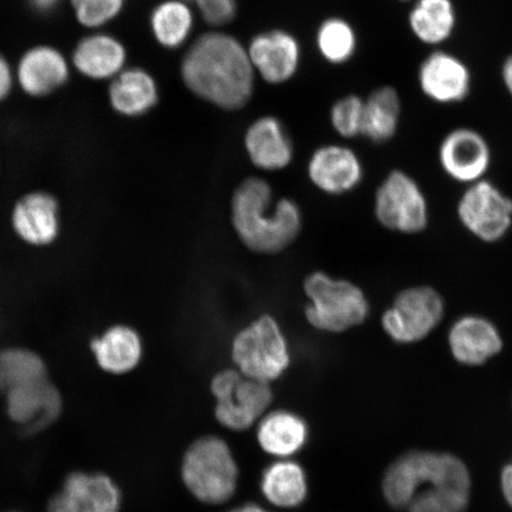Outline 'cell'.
Wrapping results in <instances>:
<instances>
[{
    "instance_id": "cell-1",
    "label": "cell",
    "mask_w": 512,
    "mask_h": 512,
    "mask_svg": "<svg viewBox=\"0 0 512 512\" xmlns=\"http://www.w3.org/2000/svg\"><path fill=\"white\" fill-rule=\"evenodd\" d=\"M255 76L247 48L223 31L197 37L181 62V78L188 91L223 111L248 105Z\"/></svg>"
},
{
    "instance_id": "cell-2",
    "label": "cell",
    "mask_w": 512,
    "mask_h": 512,
    "mask_svg": "<svg viewBox=\"0 0 512 512\" xmlns=\"http://www.w3.org/2000/svg\"><path fill=\"white\" fill-rule=\"evenodd\" d=\"M272 206V189L264 179L249 178L233 197V224L248 248L258 253H278L297 238L302 214L296 203L283 198Z\"/></svg>"
},
{
    "instance_id": "cell-3",
    "label": "cell",
    "mask_w": 512,
    "mask_h": 512,
    "mask_svg": "<svg viewBox=\"0 0 512 512\" xmlns=\"http://www.w3.org/2000/svg\"><path fill=\"white\" fill-rule=\"evenodd\" d=\"M402 478L412 495L408 512H465L469 507L470 472L453 454L408 452L402 462Z\"/></svg>"
},
{
    "instance_id": "cell-4",
    "label": "cell",
    "mask_w": 512,
    "mask_h": 512,
    "mask_svg": "<svg viewBox=\"0 0 512 512\" xmlns=\"http://www.w3.org/2000/svg\"><path fill=\"white\" fill-rule=\"evenodd\" d=\"M310 303L305 315L320 331L343 332L361 325L369 316V302L360 287L347 280H336L317 272L305 280Z\"/></svg>"
},
{
    "instance_id": "cell-5",
    "label": "cell",
    "mask_w": 512,
    "mask_h": 512,
    "mask_svg": "<svg viewBox=\"0 0 512 512\" xmlns=\"http://www.w3.org/2000/svg\"><path fill=\"white\" fill-rule=\"evenodd\" d=\"M182 477L198 501L222 504L235 494L239 470L229 446L220 438L206 437L185 454Z\"/></svg>"
},
{
    "instance_id": "cell-6",
    "label": "cell",
    "mask_w": 512,
    "mask_h": 512,
    "mask_svg": "<svg viewBox=\"0 0 512 512\" xmlns=\"http://www.w3.org/2000/svg\"><path fill=\"white\" fill-rule=\"evenodd\" d=\"M232 357L240 373L261 382L279 379L290 364V350L273 317L261 316L235 336Z\"/></svg>"
},
{
    "instance_id": "cell-7",
    "label": "cell",
    "mask_w": 512,
    "mask_h": 512,
    "mask_svg": "<svg viewBox=\"0 0 512 512\" xmlns=\"http://www.w3.org/2000/svg\"><path fill=\"white\" fill-rule=\"evenodd\" d=\"M444 315V298L435 288L413 286L400 292L384 311L382 328L395 343H419L438 328Z\"/></svg>"
},
{
    "instance_id": "cell-8",
    "label": "cell",
    "mask_w": 512,
    "mask_h": 512,
    "mask_svg": "<svg viewBox=\"0 0 512 512\" xmlns=\"http://www.w3.org/2000/svg\"><path fill=\"white\" fill-rule=\"evenodd\" d=\"M375 215L383 227L408 235L424 232L430 221L425 192L401 170L390 172L377 189Z\"/></svg>"
},
{
    "instance_id": "cell-9",
    "label": "cell",
    "mask_w": 512,
    "mask_h": 512,
    "mask_svg": "<svg viewBox=\"0 0 512 512\" xmlns=\"http://www.w3.org/2000/svg\"><path fill=\"white\" fill-rule=\"evenodd\" d=\"M14 68L16 89L31 100H44L60 93L74 75L69 54L48 42L25 48Z\"/></svg>"
},
{
    "instance_id": "cell-10",
    "label": "cell",
    "mask_w": 512,
    "mask_h": 512,
    "mask_svg": "<svg viewBox=\"0 0 512 512\" xmlns=\"http://www.w3.org/2000/svg\"><path fill=\"white\" fill-rule=\"evenodd\" d=\"M460 223L472 236L485 243H496L512 227V200L496 184L482 179L470 184L457 207Z\"/></svg>"
},
{
    "instance_id": "cell-11",
    "label": "cell",
    "mask_w": 512,
    "mask_h": 512,
    "mask_svg": "<svg viewBox=\"0 0 512 512\" xmlns=\"http://www.w3.org/2000/svg\"><path fill=\"white\" fill-rule=\"evenodd\" d=\"M123 492L105 472H69L49 498L47 512H121Z\"/></svg>"
},
{
    "instance_id": "cell-12",
    "label": "cell",
    "mask_w": 512,
    "mask_h": 512,
    "mask_svg": "<svg viewBox=\"0 0 512 512\" xmlns=\"http://www.w3.org/2000/svg\"><path fill=\"white\" fill-rule=\"evenodd\" d=\"M74 74L81 79L108 83L128 67V49L117 35L107 30L86 31L69 53Z\"/></svg>"
},
{
    "instance_id": "cell-13",
    "label": "cell",
    "mask_w": 512,
    "mask_h": 512,
    "mask_svg": "<svg viewBox=\"0 0 512 512\" xmlns=\"http://www.w3.org/2000/svg\"><path fill=\"white\" fill-rule=\"evenodd\" d=\"M4 398L9 420L27 435L47 430L59 420L63 411L59 389L48 379L11 390Z\"/></svg>"
},
{
    "instance_id": "cell-14",
    "label": "cell",
    "mask_w": 512,
    "mask_h": 512,
    "mask_svg": "<svg viewBox=\"0 0 512 512\" xmlns=\"http://www.w3.org/2000/svg\"><path fill=\"white\" fill-rule=\"evenodd\" d=\"M247 51L255 74L270 85H283L292 80L302 60L297 37L281 29L255 35Z\"/></svg>"
},
{
    "instance_id": "cell-15",
    "label": "cell",
    "mask_w": 512,
    "mask_h": 512,
    "mask_svg": "<svg viewBox=\"0 0 512 512\" xmlns=\"http://www.w3.org/2000/svg\"><path fill=\"white\" fill-rule=\"evenodd\" d=\"M491 149L479 132L459 127L446 134L439 146V162L445 174L459 183L482 181L490 169Z\"/></svg>"
},
{
    "instance_id": "cell-16",
    "label": "cell",
    "mask_w": 512,
    "mask_h": 512,
    "mask_svg": "<svg viewBox=\"0 0 512 512\" xmlns=\"http://www.w3.org/2000/svg\"><path fill=\"white\" fill-rule=\"evenodd\" d=\"M447 342L454 360L466 367L483 366L504 347L497 325L479 315L458 318L448 330Z\"/></svg>"
},
{
    "instance_id": "cell-17",
    "label": "cell",
    "mask_w": 512,
    "mask_h": 512,
    "mask_svg": "<svg viewBox=\"0 0 512 512\" xmlns=\"http://www.w3.org/2000/svg\"><path fill=\"white\" fill-rule=\"evenodd\" d=\"M418 78L422 93L438 104H457L471 91L469 67L456 55L443 50L426 57L419 68Z\"/></svg>"
},
{
    "instance_id": "cell-18",
    "label": "cell",
    "mask_w": 512,
    "mask_h": 512,
    "mask_svg": "<svg viewBox=\"0 0 512 512\" xmlns=\"http://www.w3.org/2000/svg\"><path fill=\"white\" fill-rule=\"evenodd\" d=\"M106 99L111 110L120 117H144L159 104V85L149 70L128 66L107 83Z\"/></svg>"
},
{
    "instance_id": "cell-19",
    "label": "cell",
    "mask_w": 512,
    "mask_h": 512,
    "mask_svg": "<svg viewBox=\"0 0 512 512\" xmlns=\"http://www.w3.org/2000/svg\"><path fill=\"white\" fill-rule=\"evenodd\" d=\"M309 176L317 188L331 195L354 190L363 178L360 158L347 146L326 145L313 153Z\"/></svg>"
},
{
    "instance_id": "cell-20",
    "label": "cell",
    "mask_w": 512,
    "mask_h": 512,
    "mask_svg": "<svg viewBox=\"0 0 512 512\" xmlns=\"http://www.w3.org/2000/svg\"><path fill=\"white\" fill-rule=\"evenodd\" d=\"M245 146L256 168L283 170L293 159V145L283 123L273 115L253 121L245 134Z\"/></svg>"
},
{
    "instance_id": "cell-21",
    "label": "cell",
    "mask_w": 512,
    "mask_h": 512,
    "mask_svg": "<svg viewBox=\"0 0 512 512\" xmlns=\"http://www.w3.org/2000/svg\"><path fill=\"white\" fill-rule=\"evenodd\" d=\"M273 394L268 383L243 376L232 392L217 400L216 418L233 431H245L266 412Z\"/></svg>"
},
{
    "instance_id": "cell-22",
    "label": "cell",
    "mask_w": 512,
    "mask_h": 512,
    "mask_svg": "<svg viewBox=\"0 0 512 512\" xmlns=\"http://www.w3.org/2000/svg\"><path fill=\"white\" fill-rule=\"evenodd\" d=\"M14 226L19 236L32 245H48L59 232L56 201L41 192L24 197L14 211Z\"/></svg>"
},
{
    "instance_id": "cell-23",
    "label": "cell",
    "mask_w": 512,
    "mask_h": 512,
    "mask_svg": "<svg viewBox=\"0 0 512 512\" xmlns=\"http://www.w3.org/2000/svg\"><path fill=\"white\" fill-rule=\"evenodd\" d=\"M95 360L106 373L123 375L136 368L143 357V343L136 331L115 326L92 343Z\"/></svg>"
},
{
    "instance_id": "cell-24",
    "label": "cell",
    "mask_w": 512,
    "mask_h": 512,
    "mask_svg": "<svg viewBox=\"0 0 512 512\" xmlns=\"http://www.w3.org/2000/svg\"><path fill=\"white\" fill-rule=\"evenodd\" d=\"M309 428L297 414L277 411L265 416L258 428L262 450L279 458L296 454L306 444Z\"/></svg>"
},
{
    "instance_id": "cell-25",
    "label": "cell",
    "mask_w": 512,
    "mask_h": 512,
    "mask_svg": "<svg viewBox=\"0 0 512 512\" xmlns=\"http://www.w3.org/2000/svg\"><path fill=\"white\" fill-rule=\"evenodd\" d=\"M401 118L400 94L392 86L376 88L364 99L361 136L373 143H386L398 132Z\"/></svg>"
},
{
    "instance_id": "cell-26",
    "label": "cell",
    "mask_w": 512,
    "mask_h": 512,
    "mask_svg": "<svg viewBox=\"0 0 512 512\" xmlns=\"http://www.w3.org/2000/svg\"><path fill=\"white\" fill-rule=\"evenodd\" d=\"M189 4L184 0H163L151 10L150 31L159 47L175 50L187 43L195 25Z\"/></svg>"
},
{
    "instance_id": "cell-27",
    "label": "cell",
    "mask_w": 512,
    "mask_h": 512,
    "mask_svg": "<svg viewBox=\"0 0 512 512\" xmlns=\"http://www.w3.org/2000/svg\"><path fill=\"white\" fill-rule=\"evenodd\" d=\"M408 23L420 42L428 46H439L456 29V9L452 0H415Z\"/></svg>"
},
{
    "instance_id": "cell-28",
    "label": "cell",
    "mask_w": 512,
    "mask_h": 512,
    "mask_svg": "<svg viewBox=\"0 0 512 512\" xmlns=\"http://www.w3.org/2000/svg\"><path fill=\"white\" fill-rule=\"evenodd\" d=\"M261 491L275 507H299L307 496V480L303 467L292 460H279L271 464L262 475Z\"/></svg>"
},
{
    "instance_id": "cell-29",
    "label": "cell",
    "mask_w": 512,
    "mask_h": 512,
    "mask_svg": "<svg viewBox=\"0 0 512 512\" xmlns=\"http://www.w3.org/2000/svg\"><path fill=\"white\" fill-rule=\"evenodd\" d=\"M47 379V367L35 352L10 349L0 352V395Z\"/></svg>"
},
{
    "instance_id": "cell-30",
    "label": "cell",
    "mask_w": 512,
    "mask_h": 512,
    "mask_svg": "<svg viewBox=\"0 0 512 512\" xmlns=\"http://www.w3.org/2000/svg\"><path fill=\"white\" fill-rule=\"evenodd\" d=\"M316 43L323 59L339 66L354 57L357 35L352 25L344 18L330 17L319 25Z\"/></svg>"
},
{
    "instance_id": "cell-31",
    "label": "cell",
    "mask_w": 512,
    "mask_h": 512,
    "mask_svg": "<svg viewBox=\"0 0 512 512\" xmlns=\"http://www.w3.org/2000/svg\"><path fill=\"white\" fill-rule=\"evenodd\" d=\"M70 14L86 31L107 30L124 15L127 0H67Z\"/></svg>"
},
{
    "instance_id": "cell-32",
    "label": "cell",
    "mask_w": 512,
    "mask_h": 512,
    "mask_svg": "<svg viewBox=\"0 0 512 512\" xmlns=\"http://www.w3.org/2000/svg\"><path fill=\"white\" fill-rule=\"evenodd\" d=\"M364 99L349 94L337 100L331 107L330 120L339 136L347 139L361 136L363 124Z\"/></svg>"
},
{
    "instance_id": "cell-33",
    "label": "cell",
    "mask_w": 512,
    "mask_h": 512,
    "mask_svg": "<svg viewBox=\"0 0 512 512\" xmlns=\"http://www.w3.org/2000/svg\"><path fill=\"white\" fill-rule=\"evenodd\" d=\"M194 4L203 21L213 28L226 27L238 15L236 0H196Z\"/></svg>"
},
{
    "instance_id": "cell-34",
    "label": "cell",
    "mask_w": 512,
    "mask_h": 512,
    "mask_svg": "<svg viewBox=\"0 0 512 512\" xmlns=\"http://www.w3.org/2000/svg\"><path fill=\"white\" fill-rule=\"evenodd\" d=\"M16 91L14 62L0 50V105L5 104Z\"/></svg>"
},
{
    "instance_id": "cell-35",
    "label": "cell",
    "mask_w": 512,
    "mask_h": 512,
    "mask_svg": "<svg viewBox=\"0 0 512 512\" xmlns=\"http://www.w3.org/2000/svg\"><path fill=\"white\" fill-rule=\"evenodd\" d=\"M63 0H27L29 9L37 16L50 17L60 9Z\"/></svg>"
},
{
    "instance_id": "cell-36",
    "label": "cell",
    "mask_w": 512,
    "mask_h": 512,
    "mask_svg": "<svg viewBox=\"0 0 512 512\" xmlns=\"http://www.w3.org/2000/svg\"><path fill=\"white\" fill-rule=\"evenodd\" d=\"M501 486L505 501L512 508V464L504 466L501 473Z\"/></svg>"
},
{
    "instance_id": "cell-37",
    "label": "cell",
    "mask_w": 512,
    "mask_h": 512,
    "mask_svg": "<svg viewBox=\"0 0 512 512\" xmlns=\"http://www.w3.org/2000/svg\"><path fill=\"white\" fill-rule=\"evenodd\" d=\"M502 79L505 88H507V91L512 98V55L508 56V59L503 63Z\"/></svg>"
},
{
    "instance_id": "cell-38",
    "label": "cell",
    "mask_w": 512,
    "mask_h": 512,
    "mask_svg": "<svg viewBox=\"0 0 512 512\" xmlns=\"http://www.w3.org/2000/svg\"><path fill=\"white\" fill-rule=\"evenodd\" d=\"M228 512H268L264 508L259 507V505L255 504H246L242 505V507L230 510Z\"/></svg>"
},
{
    "instance_id": "cell-39",
    "label": "cell",
    "mask_w": 512,
    "mask_h": 512,
    "mask_svg": "<svg viewBox=\"0 0 512 512\" xmlns=\"http://www.w3.org/2000/svg\"><path fill=\"white\" fill-rule=\"evenodd\" d=\"M184 2H187V3H195L196 0H184Z\"/></svg>"
},
{
    "instance_id": "cell-40",
    "label": "cell",
    "mask_w": 512,
    "mask_h": 512,
    "mask_svg": "<svg viewBox=\"0 0 512 512\" xmlns=\"http://www.w3.org/2000/svg\"><path fill=\"white\" fill-rule=\"evenodd\" d=\"M401 2H408V0H401Z\"/></svg>"
}]
</instances>
